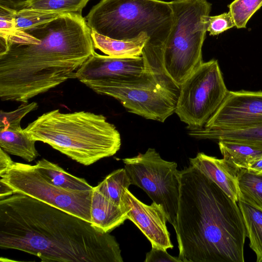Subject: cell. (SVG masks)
I'll list each match as a JSON object with an SVG mask.
<instances>
[{
  "label": "cell",
  "instance_id": "cell-16",
  "mask_svg": "<svg viewBox=\"0 0 262 262\" xmlns=\"http://www.w3.org/2000/svg\"><path fill=\"white\" fill-rule=\"evenodd\" d=\"M91 35L95 49L115 57L142 56L143 49L149 39L145 33L130 40L111 38L91 30Z\"/></svg>",
  "mask_w": 262,
  "mask_h": 262
},
{
  "label": "cell",
  "instance_id": "cell-21",
  "mask_svg": "<svg viewBox=\"0 0 262 262\" xmlns=\"http://www.w3.org/2000/svg\"><path fill=\"white\" fill-rule=\"evenodd\" d=\"M238 205L242 213L249 246L255 252L256 261L262 262V210L238 198Z\"/></svg>",
  "mask_w": 262,
  "mask_h": 262
},
{
  "label": "cell",
  "instance_id": "cell-4",
  "mask_svg": "<svg viewBox=\"0 0 262 262\" xmlns=\"http://www.w3.org/2000/svg\"><path fill=\"white\" fill-rule=\"evenodd\" d=\"M31 140L50 145L77 162L90 165L120 149L119 132L105 116L56 109L43 114L24 129Z\"/></svg>",
  "mask_w": 262,
  "mask_h": 262
},
{
  "label": "cell",
  "instance_id": "cell-1",
  "mask_svg": "<svg viewBox=\"0 0 262 262\" xmlns=\"http://www.w3.org/2000/svg\"><path fill=\"white\" fill-rule=\"evenodd\" d=\"M91 29L81 14L65 13L0 40V97L28 103L75 79L95 52Z\"/></svg>",
  "mask_w": 262,
  "mask_h": 262
},
{
  "label": "cell",
  "instance_id": "cell-20",
  "mask_svg": "<svg viewBox=\"0 0 262 262\" xmlns=\"http://www.w3.org/2000/svg\"><path fill=\"white\" fill-rule=\"evenodd\" d=\"M36 166L52 184L64 189L74 191H91L93 187L83 179L68 173L57 164L47 159L38 160Z\"/></svg>",
  "mask_w": 262,
  "mask_h": 262
},
{
  "label": "cell",
  "instance_id": "cell-8",
  "mask_svg": "<svg viewBox=\"0 0 262 262\" xmlns=\"http://www.w3.org/2000/svg\"><path fill=\"white\" fill-rule=\"evenodd\" d=\"M228 91L217 60L203 62L180 86L174 113L188 129L201 128Z\"/></svg>",
  "mask_w": 262,
  "mask_h": 262
},
{
  "label": "cell",
  "instance_id": "cell-19",
  "mask_svg": "<svg viewBox=\"0 0 262 262\" xmlns=\"http://www.w3.org/2000/svg\"><path fill=\"white\" fill-rule=\"evenodd\" d=\"M35 141L30 139L24 129H0V147L8 154L18 156L30 162L38 156Z\"/></svg>",
  "mask_w": 262,
  "mask_h": 262
},
{
  "label": "cell",
  "instance_id": "cell-32",
  "mask_svg": "<svg viewBox=\"0 0 262 262\" xmlns=\"http://www.w3.org/2000/svg\"><path fill=\"white\" fill-rule=\"evenodd\" d=\"M248 170L257 174H262V157L252 162Z\"/></svg>",
  "mask_w": 262,
  "mask_h": 262
},
{
  "label": "cell",
  "instance_id": "cell-2",
  "mask_svg": "<svg viewBox=\"0 0 262 262\" xmlns=\"http://www.w3.org/2000/svg\"><path fill=\"white\" fill-rule=\"evenodd\" d=\"M0 248L23 251L46 262L123 261L110 232L20 193L0 199Z\"/></svg>",
  "mask_w": 262,
  "mask_h": 262
},
{
  "label": "cell",
  "instance_id": "cell-15",
  "mask_svg": "<svg viewBox=\"0 0 262 262\" xmlns=\"http://www.w3.org/2000/svg\"><path fill=\"white\" fill-rule=\"evenodd\" d=\"M126 211L115 205L95 187L91 204L92 224L104 232H110L127 220Z\"/></svg>",
  "mask_w": 262,
  "mask_h": 262
},
{
  "label": "cell",
  "instance_id": "cell-9",
  "mask_svg": "<svg viewBox=\"0 0 262 262\" xmlns=\"http://www.w3.org/2000/svg\"><path fill=\"white\" fill-rule=\"evenodd\" d=\"M131 185L143 190L152 202L162 205L167 221L175 226L180 194V171L175 162L162 159L154 148L122 159Z\"/></svg>",
  "mask_w": 262,
  "mask_h": 262
},
{
  "label": "cell",
  "instance_id": "cell-28",
  "mask_svg": "<svg viewBox=\"0 0 262 262\" xmlns=\"http://www.w3.org/2000/svg\"><path fill=\"white\" fill-rule=\"evenodd\" d=\"M206 30L210 35L215 36L235 27L230 12L215 16H207L205 19Z\"/></svg>",
  "mask_w": 262,
  "mask_h": 262
},
{
  "label": "cell",
  "instance_id": "cell-14",
  "mask_svg": "<svg viewBox=\"0 0 262 262\" xmlns=\"http://www.w3.org/2000/svg\"><path fill=\"white\" fill-rule=\"evenodd\" d=\"M189 163L214 182L233 201L238 202V171L231 167L224 159L199 152L194 158L189 159Z\"/></svg>",
  "mask_w": 262,
  "mask_h": 262
},
{
  "label": "cell",
  "instance_id": "cell-29",
  "mask_svg": "<svg viewBox=\"0 0 262 262\" xmlns=\"http://www.w3.org/2000/svg\"><path fill=\"white\" fill-rule=\"evenodd\" d=\"M144 262H182L179 257H174L169 254L166 250L152 248L146 254Z\"/></svg>",
  "mask_w": 262,
  "mask_h": 262
},
{
  "label": "cell",
  "instance_id": "cell-31",
  "mask_svg": "<svg viewBox=\"0 0 262 262\" xmlns=\"http://www.w3.org/2000/svg\"><path fill=\"white\" fill-rule=\"evenodd\" d=\"M13 161L11 160L8 153L1 148L0 149V174H3L7 170Z\"/></svg>",
  "mask_w": 262,
  "mask_h": 262
},
{
  "label": "cell",
  "instance_id": "cell-27",
  "mask_svg": "<svg viewBox=\"0 0 262 262\" xmlns=\"http://www.w3.org/2000/svg\"><path fill=\"white\" fill-rule=\"evenodd\" d=\"M38 104L35 102L24 103L16 110L11 112L1 111L0 129L22 128L20 122L22 119L30 112L36 110Z\"/></svg>",
  "mask_w": 262,
  "mask_h": 262
},
{
  "label": "cell",
  "instance_id": "cell-5",
  "mask_svg": "<svg viewBox=\"0 0 262 262\" xmlns=\"http://www.w3.org/2000/svg\"><path fill=\"white\" fill-rule=\"evenodd\" d=\"M163 48L146 43L142 54L144 69L139 76L80 82L97 94L117 99L130 113L163 122L174 113L180 92V86L164 67Z\"/></svg>",
  "mask_w": 262,
  "mask_h": 262
},
{
  "label": "cell",
  "instance_id": "cell-13",
  "mask_svg": "<svg viewBox=\"0 0 262 262\" xmlns=\"http://www.w3.org/2000/svg\"><path fill=\"white\" fill-rule=\"evenodd\" d=\"M144 61L142 56L115 57L96 52L77 71L75 78L85 79L123 78L140 75Z\"/></svg>",
  "mask_w": 262,
  "mask_h": 262
},
{
  "label": "cell",
  "instance_id": "cell-23",
  "mask_svg": "<svg viewBox=\"0 0 262 262\" xmlns=\"http://www.w3.org/2000/svg\"><path fill=\"white\" fill-rule=\"evenodd\" d=\"M237 182L239 198L262 210V174L242 169L237 173Z\"/></svg>",
  "mask_w": 262,
  "mask_h": 262
},
{
  "label": "cell",
  "instance_id": "cell-10",
  "mask_svg": "<svg viewBox=\"0 0 262 262\" xmlns=\"http://www.w3.org/2000/svg\"><path fill=\"white\" fill-rule=\"evenodd\" d=\"M0 177V181L11 188L14 193L29 196L91 223L93 190L64 189L50 182L35 165L19 162H13Z\"/></svg>",
  "mask_w": 262,
  "mask_h": 262
},
{
  "label": "cell",
  "instance_id": "cell-26",
  "mask_svg": "<svg viewBox=\"0 0 262 262\" xmlns=\"http://www.w3.org/2000/svg\"><path fill=\"white\" fill-rule=\"evenodd\" d=\"M262 7V0H234L228 5L237 29L246 28L251 17Z\"/></svg>",
  "mask_w": 262,
  "mask_h": 262
},
{
  "label": "cell",
  "instance_id": "cell-22",
  "mask_svg": "<svg viewBox=\"0 0 262 262\" xmlns=\"http://www.w3.org/2000/svg\"><path fill=\"white\" fill-rule=\"evenodd\" d=\"M130 185L129 176L123 168L112 172L95 187L115 205L126 210L124 208L123 196Z\"/></svg>",
  "mask_w": 262,
  "mask_h": 262
},
{
  "label": "cell",
  "instance_id": "cell-11",
  "mask_svg": "<svg viewBox=\"0 0 262 262\" xmlns=\"http://www.w3.org/2000/svg\"><path fill=\"white\" fill-rule=\"evenodd\" d=\"M262 124V91H229L203 128L237 129Z\"/></svg>",
  "mask_w": 262,
  "mask_h": 262
},
{
  "label": "cell",
  "instance_id": "cell-12",
  "mask_svg": "<svg viewBox=\"0 0 262 262\" xmlns=\"http://www.w3.org/2000/svg\"><path fill=\"white\" fill-rule=\"evenodd\" d=\"M127 219L132 221L150 242L151 247L166 250L173 247L167 230L168 222L163 207L152 202L148 205L138 200L128 189L123 196Z\"/></svg>",
  "mask_w": 262,
  "mask_h": 262
},
{
  "label": "cell",
  "instance_id": "cell-18",
  "mask_svg": "<svg viewBox=\"0 0 262 262\" xmlns=\"http://www.w3.org/2000/svg\"><path fill=\"white\" fill-rule=\"evenodd\" d=\"M218 145L223 159L239 171L248 169L254 161L262 157V147L230 140H220Z\"/></svg>",
  "mask_w": 262,
  "mask_h": 262
},
{
  "label": "cell",
  "instance_id": "cell-30",
  "mask_svg": "<svg viewBox=\"0 0 262 262\" xmlns=\"http://www.w3.org/2000/svg\"><path fill=\"white\" fill-rule=\"evenodd\" d=\"M30 0H0V6L15 11L23 9L26 3Z\"/></svg>",
  "mask_w": 262,
  "mask_h": 262
},
{
  "label": "cell",
  "instance_id": "cell-7",
  "mask_svg": "<svg viewBox=\"0 0 262 262\" xmlns=\"http://www.w3.org/2000/svg\"><path fill=\"white\" fill-rule=\"evenodd\" d=\"M173 24L163 52L167 73L179 86L203 62L207 32L206 17L211 10L207 0H173Z\"/></svg>",
  "mask_w": 262,
  "mask_h": 262
},
{
  "label": "cell",
  "instance_id": "cell-3",
  "mask_svg": "<svg viewBox=\"0 0 262 262\" xmlns=\"http://www.w3.org/2000/svg\"><path fill=\"white\" fill-rule=\"evenodd\" d=\"M180 182L173 228L182 262H244L247 232L238 205L191 164L180 171Z\"/></svg>",
  "mask_w": 262,
  "mask_h": 262
},
{
  "label": "cell",
  "instance_id": "cell-6",
  "mask_svg": "<svg viewBox=\"0 0 262 262\" xmlns=\"http://www.w3.org/2000/svg\"><path fill=\"white\" fill-rule=\"evenodd\" d=\"M173 11L162 0H101L86 17L91 30L111 38L130 40L146 33L148 41L164 46L171 32Z\"/></svg>",
  "mask_w": 262,
  "mask_h": 262
},
{
  "label": "cell",
  "instance_id": "cell-25",
  "mask_svg": "<svg viewBox=\"0 0 262 262\" xmlns=\"http://www.w3.org/2000/svg\"><path fill=\"white\" fill-rule=\"evenodd\" d=\"M65 13L23 9L15 12L14 19L17 29L24 30L50 21Z\"/></svg>",
  "mask_w": 262,
  "mask_h": 262
},
{
  "label": "cell",
  "instance_id": "cell-17",
  "mask_svg": "<svg viewBox=\"0 0 262 262\" xmlns=\"http://www.w3.org/2000/svg\"><path fill=\"white\" fill-rule=\"evenodd\" d=\"M188 134L200 139L230 140L262 147V124L237 129L210 130L202 127L191 129Z\"/></svg>",
  "mask_w": 262,
  "mask_h": 262
},
{
  "label": "cell",
  "instance_id": "cell-33",
  "mask_svg": "<svg viewBox=\"0 0 262 262\" xmlns=\"http://www.w3.org/2000/svg\"><path fill=\"white\" fill-rule=\"evenodd\" d=\"M1 190L0 199L5 198L13 194V191L6 184L0 181Z\"/></svg>",
  "mask_w": 262,
  "mask_h": 262
},
{
  "label": "cell",
  "instance_id": "cell-24",
  "mask_svg": "<svg viewBox=\"0 0 262 262\" xmlns=\"http://www.w3.org/2000/svg\"><path fill=\"white\" fill-rule=\"evenodd\" d=\"M90 0H30L23 9H31L58 13H75L81 11Z\"/></svg>",
  "mask_w": 262,
  "mask_h": 262
}]
</instances>
